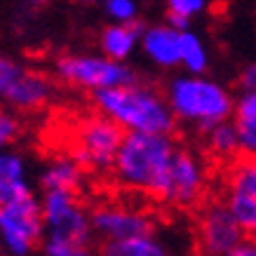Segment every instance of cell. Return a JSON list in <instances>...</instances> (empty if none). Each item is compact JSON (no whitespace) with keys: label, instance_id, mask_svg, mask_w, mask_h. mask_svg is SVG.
Returning a JSON list of instances; mask_svg holds the SVG:
<instances>
[{"label":"cell","instance_id":"2","mask_svg":"<svg viewBox=\"0 0 256 256\" xmlns=\"http://www.w3.org/2000/svg\"><path fill=\"white\" fill-rule=\"evenodd\" d=\"M96 113L122 127L124 132H146V134H174L176 118L170 108L164 92L146 82L99 90L92 94Z\"/></svg>","mask_w":256,"mask_h":256},{"label":"cell","instance_id":"9","mask_svg":"<svg viewBox=\"0 0 256 256\" xmlns=\"http://www.w3.org/2000/svg\"><path fill=\"white\" fill-rule=\"evenodd\" d=\"M244 240V228L224 200L210 202L200 210L195 224V242L200 256H230Z\"/></svg>","mask_w":256,"mask_h":256},{"label":"cell","instance_id":"1","mask_svg":"<svg viewBox=\"0 0 256 256\" xmlns=\"http://www.w3.org/2000/svg\"><path fill=\"white\" fill-rule=\"evenodd\" d=\"M176 148L178 146L172 139V134L124 132L122 146L118 150L110 174L124 190L164 202Z\"/></svg>","mask_w":256,"mask_h":256},{"label":"cell","instance_id":"7","mask_svg":"<svg viewBox=\"0 0 256 256\" xmlns=\"http://www.w3.org/2000/svg\"><path fill=\"white\" fill-rule=\"evenodd\" d=\"M54 99V82L42 70L0 54V101L19 113L45 108Z\"/></svg>","mask_w":256,"mask_h":256},{"label":"cell","instance_id":"25","mask_svg":"<svg viewBox=\"0 0 256 256\" xmlns=\"http://www.w3.org/2000/svg\"><path fill=\"white\" fill-rule=\"evenodd\" d=\"M238 87H240V92H256V62H249L240 68Z\"/></svg>","mask_w":256,"mask_h":256},{"label":"cell","instance_id":"12","mask_svg":"<svg viewBox=\"0 0 256 256\" xmlns=\"http://www.w3.org/2000/svg\"><path fill=\"white\" fill-rule=\"evenodd\" d=\"M224 202L244 228L256 238V158H238L226 174Z\"/></svg>","mask_w":256,"mask_h":256},{"label":"cell","instance_id":"27","mask_svg":"<svg viewBox=\"0 0 256 256\" xmlns=\"http://www.w3.org/2000/svg\"><path fill=\"white\" fill-rule=\"evenodd\" d=\"M73 256H101V254L99 252H94V249H90V247H80Z\"/></svg>","mask_w":256,"mask_h":256},{"label":"cell","instance_id":"28","mask_svg":"<svg viewBox=\"0 0 256 256\" xmlns=\"http://www.w3.org/2000/svg\"><path fill=\"white\" fill-rule=\"evenodd\" d=\"M24 2H26L28 8L38 10V8H45V5H47V2H50V0H24Z\"/></svg>","mask_w":256,"mask_h":256},{"label":"cell","instance_id":"10","mask_svg":"<svg viewBox=\"0 0 256 256\" xmlns=\"http://www.w3.org/2000/svg\"><path fill=\"white\" fill-rule=\"evenodd\" d=\"M207 186H210V172L202 156H198L190 148H176L164 202L178 210H193L204 200Z\"/></svg>","mask_w":256,"mask_h":256},{"label":"cell","instance_id":"19","mask_svg":"<svg viewBox=\"0 0 256 256\" xmlns=\"http://www.w3.org/2000/svg\"><path fill=\"white\" fill-rule=\"evenodd\" d=\"M233 122L242 144V156L256 158V92H242L235 101Z\"/></svg>","mask_w":256,"mask_h":256},{"label":"cell","instance_id":"29","mask_svg":"<svg viewBox=\"0 0 256 256\" xmlns=\"http://www.w3.org/2000/svg\"><path fill=\"white\" fill-rule=\"evenodd\" d=\"M76 2H82V5H90V2H96V0H76Z\"/></svg>","mask_w":256,"mask_h":256},{"label":"cell","instance_id":"17","mask_svg":"<svg viewBox=\"0 0 256 256\" xmlns=\"http://www.w3.org/2000/svg\"><path fill=\"white\" fill-rule=\"evenodd\" d=\"M101 256H172L170 244L158 233L136 235L127 240H113L101 242L99 249Z\"/></svg>","mask_w":256,"mask_h":256},{"label":"cell","instance_id":"21","mask_svg":"<svg viewBox=\"0 0 256 256\" xmlns=\"http://www.w3.org/2000/svg\"><path fill=\"white\" fill-rule=\"evenodd\" d=\"M204 10L207 0H167V22L178 31H186L190 28V22Z\"/></svg>","mask_w":256,"mask_h":256},{"label":"cell","instance_id":"4","mask_svg":"<svg viewBox=\"0 0 256 256\" xmlns=\"http://www.w3.org/2000/svg\"><path fill=\"white\" fill-rule=\"evenodd\" d=\"M54 78L82 92H99L136 82L134 68L127 62H116L106 54H62L54 59Z\"/></svg>","mask_w":256,"mask_h":256},{"label":"cell","instance_id":"13","mask_svg":"<svg viewBox=\"0 0 256 256\" xmlns=\"http://www.w3.org/2000/svg\"><path fill=\"white\" fill-rule=\"evenodd\" d=\"M139 50L156 68H181V31L174 28L170 22L144 26Z\"/></svg>","mask_w":256,"mask_h":256},{"label":"cell","instance_id":"18","mask_svg":"<svg viewBox=\"0 0 256 256\" xmlns=\"http://www.w3.org/2000/svg\"><path fill=\"white\" fill-rule=\"evenodd\" d=\"M204 136V150L216 160L224 162H235L238 156L242 153V144H240V134L235 127L233 120H226V122L214 124L212 130L202 132Z\"/></svg>","mask_w":256,"mask_h":256},{"label":"cell","instance_id":"20","mask_svg":"<svg viewBox=\"0 0 256 256\" xmlns=\"http://www.w3.org/2000/svg\"><path fill=\"white\" fill-rule=\"evenodd\" d=\"M210 50L204 40L193 28L181 31V68L193 76H204L210 70Z\"/></svg>","mask_w":256,"mask_h":256},{"label":"cell","instance_id":"24","mask_svg":"<svg viewBox=\"0 0 256 256\" xmlns=\"http://www.w3.org/2000/svg\"><path fill=\"white\" fill-rule=\"evenodd\" d=\"M78 249L80 247H76V244H70V242H66V240H59V238H50V235H45L42 247H40V254L42 256H73Z\"/></svg>","mask_w":256,"mask_h":256},{"label":"cell","instance_id":"16","mask_svg":"<svg viewBox=\"0 0 256 256\" xmlns=\"http://www.w3.org/2000/svg\"><path fill=\"white\" fill-rule=\"evenodd\" d=\"M141 33L144 26L136 24H106L99 33L101 54L116 62H127L141 47Z\"/></svg>","mask_w":256,"mask_h":256},{"label":"cell","instance_id":"22","mask_svg":"<svg viewBox=\"0 0 256 256\" xmlns=\"http://www.w3.org/2000/svg\"><path fill=\"white\" fill-rule=\"evenodd\" d=\"M101 8H104L108 24L139 22V2L136 0H101Z\"/></svg>","mask_w":256,"mask_h":256},{"label":"cell","instance_id":"11","mask_svg":"<svg viewBox=\"0 0 256 256\" xmlns=\"http://www.w3.org/2000/svg\"><path fill=\"white\" fill-rule=\"evenodd\" d=\"M90 216H92L94 238L101 242L156 233V218L146 210L122 204V202H99L90 210Z\"/></svg>","mask_w":256,"mask_h":256},{"label":"cell","instance_id":"23","mask_svg":"<svg viewBox=\"0 0 256 256\" xmlns=\"http://www.w3.org/2000/svg\"><path fill=\"white\" fill-rule=\"evenodd\" d=\"M22 134V120L10 113V110H0V150H5L19 139Z\"/></svg>","mask_w":256,"mask_h":256},{"label":"cell","instance_id":"15","mask_svg":"<svg viewBox=\"0 0 256 256\" xmlns=\"http://www.w3.org/2000/svg\"><path fill=\"white\" fill-rule=\"evenodd\" d=\"M85 167L70 156H54L40 170L38 184L42 190H76L78 193L85 181Z\"/></svg>","mask_w":256,"mask_h":256},{"label":"cell","instance_id":"26","mask_svg":"<svg viewBox=\"0 0 256 256\" xmlns=\"http://www.w3.org/2000/svg\"><path fill=\"white\" fill-rule=\"evenodd\" d=\"M230 256H256V238H247Z\"/></svg>","mask_w":256,"mask_h":256},{"label":"cell","instance_id":"14","mask_svg":"<svg viewBox=\"0 0 256 256\" xmlns=\"http://www.w3.org/2000/svg\"><path fill=\"white\" fill-rule=\"evenodd\" d=\"M31 193L33 188L28 178V164L24 156L12 148L0 150V207Z\"/></svg>","mask_w":256,"mask_h":256},{"label":"cell","instance_id":"30","mask_svg":"<svg viewBox=\"0 0 256 256\" xmlns=\"http://www.w3.org/2000/svg\"><path fill=\"white\" fill-rule=\"evenodd\" d=\"M0 256H8V254H5V247H2V242H0Z\"/></svg>","mask_w":256,"mask_h":256},{"label":"cell","instance_id":"3","mask_svg":"<svg viewBox=\"0 0 256 256\" xmlns=\"http://www.w3.org/2000/svg\"><path fill=\"white\" fill-rule=\"evenodd\" d=\"M164 96L170 101L176 122L195 127L200 132H207L218 122L233 120L238 101L224 82L193 73L172 76L164 85Z\"/></svg>","mask_w":256,"mask_h":256},{"label":"cell","instance_id":"8","mask_svg":"<svg viewBox=\"0 0 256 256\" xmlns=\"http://www.w3.org/2000/svg\"><path fill=\"white\" fill-rule=\"evenodd\" d=\"M45 235L66 240L76 247H90L94 238L92 216L76 190H42L40 198Z\"/></svg>","mask_w":256,"mask_h":256},{"label":"cell","instance_id":"5","mask_svg":"<svg viewBox=\"0 0 256 256\" xmlns=\"http://www.w3.org/2000/svg\"><path fill=\"white\" fill-rule=\"evenodd\" d=\"M124 130L101 113L85 116L76 124L70 156L90 174H110L118 150L122 146Z\"/></svg>","mask_w":256,"mask_h":256},{"label":"cell","instance_id":"6","mask_svg":"<svg viewBox=\"0 0 256 256\" xmlns=\"http://www.w3.org/2000/svg\"><path fill=\"white\" fill-rule=\"evenodd\" d=\"M45 240L42 204L36 193L0 207V242L8 256H33Z\"/></svg>","mask_w":256,"mask_h":256}]
</instances>
